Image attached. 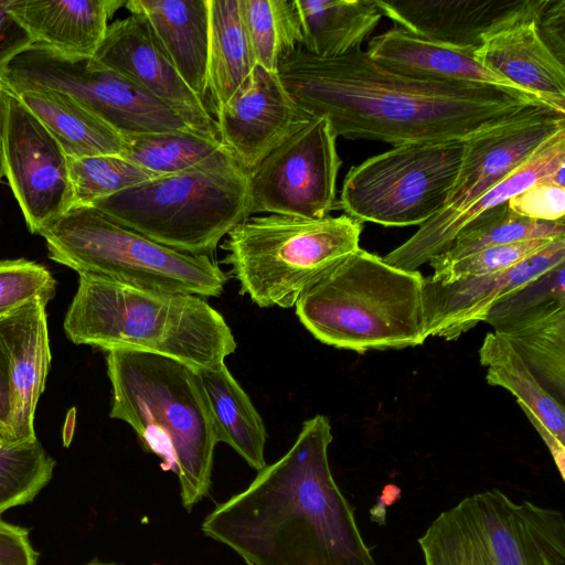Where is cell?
Wrapping results in <instances>:
<instances>
[{"instance_id": "cell-1", "label": "cell", "mask_w": 565, "mask_h": 565, "mask_svg": "<svg viewBox=\"0 0 565 565\" xmlns=\"http://www.w3.org/2000/svg\"><path fill=\"white\" fill-rule=\"evenodd\" d=\"M277 75L300 107L329 119L337 137L393 147L466 139L529 106L544 105L499 87L404 76L376 64L361 47L321 58L300 46L280 62Z\"/></svg>"}, {"instance_id": "cell-2", "label": "cell", "mask_w": 565, "mask_h": 565, "mask_svg": "<svg viewBox=\"0 0 565 565\" xmlns=\"http://www.w3.org/2000/svg\"><path fill=\"white\" fill-rule=\"evenodd\" d=\"M331 425L303 422L291 448L218 504L202 532L249 565H377L329 465Z\"/></svg>"}, {"instance_id": "cell-3", "label": "cell", "mask_w": 565, "mask_h": 565, "mask_svg": "<svg viewBox=\"0 0 565 565\" xmlns=\"http://www.w3.org/2000/svg\"><path fill=\"white\" fill-rule=\"evenodd\" d=\"M63 327L75 344L164 355L194 369L225 363L236 349L231 328L205 298L87 273L78 274Z\"/></svg>"}, {"instance_id": "cell-4", "label": "cell", "mask_w": 565, "mask_h": 565, "mask_svg": "<svg viewBox=\"0 0 565 565\" xmlns=\"http://www.w3.org/2000/svg\"><path fill=\"white\" fill-rule=\"evenodd\" d=\"M111 384L109 416L130 425L161 468L178 476L191 511L211 486L217 444L194 367L172 358L130 350L106 352Z\"/></svg>"}, {"instance_id": "cell-5", "label": "cell", "mask_w": 565, "mask_h": 565, "mask_svg": "<svg viewBox=\"0 0 565 565\" xmlns=\"http://www.w3.org/2000/svg\"><path fill=\"white\" fill-rule=\"evenodd\" d=\"M425 277L388 265L362 248L348 255L299 297L296 315L320 342L363 353L425 342Z\"/></svg>"}, {"instance_id": "cell-6", "label": "cell", "mask_w": 565, "mask_h": 565, "mask_svg": "<svg viewBox=\"0 0 565 565\" xmlns=\"http://www.w3.org/2000/svg\"><path fill=\"white\" fill-rule=\"evenodd\" d=\"M92 205L169 248L212 256L222 238L249 216L248 171L223 145L191 168L154 177Z\"/></svg>"}, {"instance_id": "cell-7", "label": "cell", "mask_w": 565, "mask_h": 565, "mask_svg": "<svg viewBox=\"0 0 565 565\" xmlns=\"http://www.w3.org/2000/svg\"><path fill=\"white\" fill-rule=\"evenodd\" d=\"M49 257L71 269L156 291L218 297L226 274L213 256L161 245L93 205H75L45 225Z\"/></svg>"}, {"instance_id": "cell-8", "label": "cell", "mask_w": 565, "mask_h": 565, "mask_svg": "<svg viewBox=\"0 0 565 565\" xmlns=\"http://www.w3.org/2000/svg\"><path fill=\"white\" fill-rule=\"evenodd\" d=\"M362 227L345 214L318 220L250 215L226 235L223 262L239 294L255 305L290 308L322 274L360 248Z\"/></svg>"}, {"instance_id": "cell-9", "label": "cell", "mask_w": 565, "mask_h": 565, "mask_svg": "<svg viewBox=\"0 0 565 565\" xmlns=\"http://www.w3.org/2000/svg\"><path fill=\"white\" fill-rule=\"evenodd\" d=\"M418 544L425 565H565V519L490 489L441 512Z\"/></svg>"}, {"instance_id": "cell-10", "label": "cell", "mask_w": 565, "mask_h": 565, "mask_svg": "<svg viewBox=\"0 0 565 565\" xmlns=\"http://www.w3.org/2000/svg\"><path fill=\"white\" fill-rule=\"evenodd\" d=\"M463 140L395 146L351 167L335 209L361 223L420 226L444 209L459 172Z\"/></svg>"}, {"instance_id": "cell-11", "label": "cell", "mask_w": 565, "mask_h": 565, "mask_svg": "<svg viewBox=\"0 0 565 565\" xmlns=\"http://www.w3.org/2000/svg\"><path fill=\"white\" fill-rule=\"evenodd\" d=\"M2 82L11 88L65 93L121 136L193 131L145 88L92 57L67 56L33 44L10 63Z\"/></svg>"}, {"instance_id": "cell-12", "label": "cell", "mask_w": 565, "mask_h": 565, "mask_svg": "<svg viewBox=\"0 0 565 565\" xmlns=\"http://www.w3.org/2000/svg\"><path fill=\"white\" fill-rule=\"evenodd\" d=\"M329 119L315 116L248 172V212L323 218L335 209L341 159Z\"/></svg>"}, {"instance_id": "cell-13", "label": "cell", "mask_w": 565, "mask_h": 565, "mask_svg": "<svg viewBox=\"0 0 565 565\" xmlns=\"http://www.w3.org/2000/svg\"><path fill=\"white\" fill-rule=\"evenodd\" d=\"M4 86V177L29 231L39 234L72 207L68 158L43 124Z\"/></svg>"}, {"instance_id": "cell-14", "label": "cell", "mask_w": 565, "mask_h": 565, "mask_svg": "<svg viewBox=\"0 0 565 565\" xmlns=\"http://www.w3.org/2000/svg\"><path fill=\"white\" fill-rule=\"evenodd\" d=\"M563 128L565 115L532 105L467 137L455 184L444 209L430 220H443L466 209Z\"/></svg>"}, {"instance_id": "cell-15", "label": "cell", "mask_w": 565, "mask_h": 565, "mask_svg": "<svg viewBox=\"0 0 565 565\" xmlns=\"http://www.w3.org/2000/svg\"><path fill=\"white\" fill-rule=\"evenodd\" d=\"M92 58L145 88L196 134L218 139L206 104L183 81L141 13L109 24Z\"/></svg>"}, {"instance_id": "cell-16", "label": "cell", "mask_w": 565, "mask_h": 565, "mask_svg": "<svg viewBox=\"0 0 565 565\" xmlns=\"http://www.w3.org/2000/svg\"><path fill=\"white\" fill-rule=\"evenodd\" d=\"M565 264V236L507 270L443 284L425 277L426 335L456 340L530 284Z\"/></svg>"}, {"instance_id": "cell-17", "label": "cell", "mask_w": 565, "mask_h": 565, "mask_svg": "<svg viewBox=\"0 0 565 565\" xmlns=\"http://www.w3.org/2000/svg\"><path fill=\"white\" fill-rule=\"evenodd\" d=\"M214 113L220 141L248 172L313 117L286 92L277 73L258 65Z\"/></svg>"}, {"instance_id": "cell-18", "label": "cell", "mask_w": 565, "mask_h": 565, "mask_svg": "<svg viewBox=\"0 0 565 565\" xmlns=\"http://www.w3.org/2000/svg\"><path fill=\"white\" fill-rule=\"evenodd\" d=\"M36 296L0 311V345L10 386L7 446L36 440L34 415L51 365L46 305Z\"/></svg>"}, {"instance_id": "cell-19", "label": "cell", "mask_w": 565, "mask_h": 565, "mask_svg": "<svg viewBox=\"0 0 565 565\" xmlns=\"http://www.w3.org/2000/svg\"><path fill=\"white\" fill-rule=\"evenodd\" d=\"M395 26L459 49L514 22L539 18L548 0H375Z\"/></svg>"}, {"instance_id": "cell-20", "label": "cell", "mask_w": 565, "mask_h": 565, "mask_svg": "<svg viewBox=\"0 0 565 565\" xmlns=\"http://www.w3.org/2000/svg\"><path fill=\"white\" fill-rule=\"evenodd\" d=\"M565 169V128L550 137L530 158L493 184L462 211L443 220H429L383 259L391 266L417 270L444 253L470 222L536 182L550 180L562 186Z\"/></svg>"}, {"instance_id": "cell-21", "label": "cell", "mask_w": 565, "mask_h": 565, "mask_svg": "<svg viewBox=\"0 0 565 565\" xmlns=\"http://www.w3.org/2000/svg\"><path fill=\"white\" fill-rule=\"evenodd\" d=\"M537 19H523L486 35L475 56L492 73L565 115L564 64L541 39Z\"/></svg>"}, {"instance_id": "cell-22", "label": "cell", "mask_w": 565, "mask_h": 565, "mask_svg": "<svg viewBox=\"0 0 565 565\" xmlns=\"http://www.w3.org/2000/svg\"><path fill=\"white\" fill-rule=\"evenodd\" d=\"M522 356L542 385L565 402V295L495 306L484 319Z\"/></svg>"}, {"instance_id": "cell-23", "label": "cell", "mask_w": 565, "mask_h": 565, "mask_svg": "<svg viewBox=\"0 0 565 565\" xmlns=\"http://www.w3.org/2000/svg\"><path fill=\"white\" fill-rule=\"evenodd\" d=\"M475 52L434 42L398 26L372 38L365 51L376 64L404 76L488 85L540 102L481 65Z\"/></svg>"}, {"instance_id": "cell-24", "label": "cell", "mask_w": 565, "mask_h": 565, "mask_svg": "<svg viewBox=\"0 0 565 565\" xmlns=\"http://www.w3.org/2000/svg\"><path fill=\"white\" fill-rule=\"evenodd\" d=\"M124 0H12L9 11L34 44L60 54L93 57L108 20Z\"/></svg>"}, {"instance_id": "cell-25", "label": "cell", "mask_w": 565, "mask_h": 565, "mask_svg": "<svg viewBox=\"0 0 565 565\" xmlns=\"http://www.w3.org/2000/svg\"><path fill=\"white\" fill-rule=\"evenodd\" d=\"M488 384L511 392L527 419L547 446L561 478L565 476V411L537 380L514 348L502 337L488 332L479 350Z\"/></svg>"}, {"instance_id": "cell-26", "label": "cell", "mask_w": 565, "mask_h": 565, "mask_svg": "<svg viewBox=\"0 0 565 565\" xmlns=\"http://www.w3.org/2000/svg\"><path fill=\"white\" fill-rule=\"evenodd\" d=\"M141 13L186 85L204 102L207 95L209 0H128ZM205 103V102H204Z\"/></svg>"}, {"instance_id": "cell-27", "label": "cell", "mask_w": 565, "mask_h": 565, "mask_svg": "<svg viewBox=\"0 0 565 565\" xmlns=\"http://www.w3.org/2000/svg\"><path fill=\"white\" fill-rule=\"evenodd\" d=\"M55 138L67 158L121 154L124 137L70 95L45 87H9Z\"/></svg>"}, {"instance_id": "cell-28", "label": "cell", "mask_w": 565, "mask_h": 565, "mask_svg": "<svg viewBox=\"0 0 565 565\" xmlns=\"http://www.w3.org/2000/svg\"><path fill=\"white\" fill-rule=\"evenodd\" d=\"M205 395L217 443L233 448L252 468L265 466L266 429L248 395L225 363L195 369Z\"/></svg>"}, {"instance_id": "cell-29", "label": "cell", "mask_w": 565, "mask_h": 565, "mask_svg": "<svg viewBox=\"0 0 565 565\" xmlns=\"http://www.w3.org/2000/svg\"><path fill=\"white\" fill-rule=\"evenodd\" d=\"M301 49L332 58L361 47L383 17L375 0H296Z\"/></svg>"}, {"instance_id": "cell-30", "label": "cell", "mask_w": 565, "mask_h": 565, "mask_svg": "<svg viewBox=\"0 0 565 565\" xmlns=\"http://www.w3.org/2000/svg\"><path fill=\"white\" fill-rule=\"evenodd\" d=\"M209 9L207 93L215 111L248 83L256 64L238 0H209Z\"/></svg>"}, {"instance_id": "cell-31", "label": "cell", "mask_w": 565, "mask_h": 565, "mask_svg": "<svg viewBox=\"0 0 565 565\" xmlns=\"http://www.w3.org/2000/svg\"><path fill=\"white\" fill-rule=\"evenodd\" d=\"M563 236L565 220L546 222L524 217L513 212L505 202L465 226L444 253L429 260V265L436 269L488 247Z\"/></svg>"}, {"instance_id": "cell-32", "label": "cell", "mask_w": 565, "mask_h": 565, "mask_svg": "<svg viewBox=\"0 0 565 565\" xmlns=\"http://www.w3.org/2000/svg\"><path fill=\"white\" fill-rule=\"evenodd\" d=\"M255 64L277 73L280 62L301 46L296 0H238Z\"/></svg>"}, {"instance_id": "cell-33", "label": "cell", "mask_w": 565, "mask_h": 565, "mask_svg": "<svg viewBox=\"0 0 565 565\" xmlns=\"http://www.w3.org/2000/svg\"><path fill=\"white\" fill-rule=\"evenodd\" d=\"M122 137L125 146L120 156L157 175L191 168L223 146L218 139H210L193 131Z\"/></svg>"}, {"instance_id": "cell-34", "label": "cell", "mask_w": 565, "mask_h": 565, "mask_svg": "<svg viewBox=\"0 0 565 565\" xmlns=\"http://www.w3.org/2000/svg\"><path fill=\"white\" fill-rule=\"evenodd\" d=\"M68 172L72 206L92 205L158 177L119 154L68 158Z\"/></svg>"}, {"instance_id": "cell-35", "label": "cell", "mask_w": 565, "mask_h": 565, "mask_svg": "<svg viewBox=\"0 0 565 565\" xmlns=\"http://www.w3.org/2000/svg\"><path fill=\"white\" fill-rule=\"evenodd\" d=\"M54 467L38 439L0 446V513L30 503L51 480Z\"/></svg>"}, {"instance_id": "cell-36", "label": "cell", "mask_w": 565, "mask_h": 565, "mask_svg": "<svg viewBox=\"0 0 565 565\" xmlns=\"http://www.w3.org/2000/svg\"><path fill=\"white\" fill-rule=\"evenodd\" d=\"M553 239L536 238L488 247L434 269L429 277L447 284L503 271L541 250Z\"/></svg>"}, {"instance_id": "cell-37", "label": "cell", "mask_w": 565, "mask_h": 565, "mask_svg": "<svg viewBox=\"0 0 565 565\" xmlns=\"http://www.w3.org/2000/svg\"><path fill=\"white\" fill-rule=\"evenodd\" d=\"M55 285L41 264L25 258L0 260V311L41 295L53 298Z\"/></svg>"}, {"instance_id": "cell-38", "label": "cell", "mask_w": 565, "mask_h": 565, "mask_svg": "<svg viewBox=\"0 0 565 565\" xmlns=\"http://www.w3.org/2000/svg\"><path fill=\"white\" fill-rule=\"evenodd\" d=\"M516 214L537 221H564L565 186L545 180L534 183L508 200Z\"/></svg>"}, {"instance_id": "cell-39", "label": "cell", "mask_w": 565, "mask_h": 565, "mask_svg": "<svg viewBox=\"0 0 565 565\" xmlns=\"http://www.w3.org/2000/svg\"><path fill=\"white\" fill-rule=\"evenodd\" d=\"M12 0H0V79L10 63L29 50L33 40L9 11Z\"/></svg>"}, {"instance_id": "cell-40", "label": "cell", "mask_w": 565, "mask_h": 565, "mask_svg": "<svg viewBox=\"0 0 565 565\" xmlns=\"http://www.w3.org/2000/svg\"><path fill=\"white\" fill-rule=\"evenodd\" d=\"M0 565H38L29 531L0 520Z\"/></svg>"}, {"instance_id": "cell-41", "label": "cell", "mask_w": 565, "mask_h": 565, "mask_svg": "<svg viewBox=\"0 0 565 565\" xmlns=\"http://www.w3.org/2000/svg\"><path fill=\"white\" fill-rule=\"evenodd\" d=\"M543 42L564 64L565 53V0H548L536 21Z\"/></svg>"}, {"instance_id": "cell-42", "label": "cell", "mask_w": 565, "mask_h": 565, "mask_svg": "<svg viewBox=\"0 0 565 565\" xmlns=\"http://www.w3.org/2000/svg\"><path fill=\"white\" fill-rule=\"evenodd\" d=\"M10 416V386L4 354L0 345V446H7Z\"/></svg>"}, {"instance_id": "cell-43", "label": "cell", "mask_w": 565, "mask_h": 565, "mask_svg": "<svg viewBox=\"0 0 565 565\" xmlns=\"http://www.w3.org/2000/svg\"><path fill=\"white\" fill-rule=\"evenodd\" d=\"M4 90L6 86L0 79V180L4 177L3 151H2V129H3V114H4Z\"/></svg>"}, {"instance_id": "cell-44", "label": "cell", "mask_w": 565, "mask_h": 565, "mask_svg": "<svg viewBox=\"0 0 565 565\" xmlns=\"http://www.w3.org/2000/svg\"><path fill=\"white\" fill-rule=\"evenodd\" d=\"M85 565H118V564H114V563H104V562H100V561H97V559H94Z\"/></svg>"}]
</instances>
